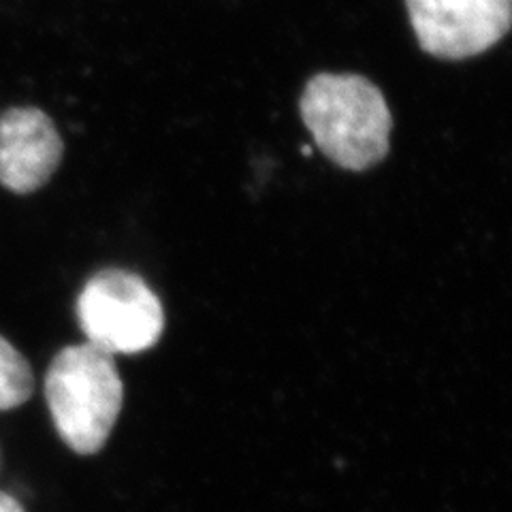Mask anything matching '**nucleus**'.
Returning <instances> with one entry per match:
<instances>
[{
  "instance_id": "obj_1",
  "label": "nucleus",
  "mask_w": 512,
  "mask_h": 512,
  "mask_svg": "<svg viewBox=\"0 0 512 512\" xmlns=\"http://www.w3.org/2000/svg\"><path fill=\"white\" fill-rule=\"evenodd\" d=\"M299 107L318 150L338 167L365 171L389 154L393 118L370 79L320 73L303 90Z\"/></svg>"
},
{
  "instance_id": "obj_7",
  "label": "nucleus",
  "mask_w": 512,
  "mask_h": 512,
  "mask_svg": "<svg viewBox=\"0 0 512 512\" xmlns=\"http://www.w3.org/2000/svg\"><path fill=\"white\" fill-rule=\"evenodd\" d=\"M0 512H24V508L13 495L0 491Z\"/></svg>"
},
{
  "instance_id": "obj_4",
  "label": "nucleus",
  "mask_w": 512,
  "mask_h": 512,
  "mask_svg": "<svg viewBox=\"0 0 512 512\" xmlns=\"http://www.w3.org/2000/svg\"><path fill=\"white\" fill-rule=\"evenodd\" d=\"M421 50L442 60L485 54L512 28V0H406Z\"/></svg>"
},
{
  "instance_id": "obj_2",
  "label": "nucleus",
  "mask_w": 512,
  "mask_h": 512,
  "mask_svg": "<svg viewBox=\"0 0 512 512\" xmlns=\"http://www.w3.org/2000/svg\"><path fill=\"white\" fill-rule=\"evenodd\" d=\"M45 399L62 442L77 455L99 453L124 399L114 357L92 344L62 348L47 367Z\"/></svg>"
},
{
  "instance_id": "obj_6",
  "label": "nucleus",
  "mask_w": 512,
  "mask_h": 512,
  "mask_svg": "<svg viewBox=\"0 0 512 512\" xmlns=\"http://www.w3.org/2000/svg\"><path fill=\"white\" fill-rule=\"evenodd\" d=\"M32 391H35V376L30 363L0 335V412L26 404Z\"/></svg>"
},
{
  "instance_id": "obj_5",
  "label": "nucleus",
  "mask_w": 512,
  "mask_h": 512,
  "mask_svg": "<svg viewBox=\"0 0 512 512\" xmlns=\"http://www.w3.org/2000/svg\"><path fill=\"white\" fill-rule=\"evenodd\" d=\"M64 143L54 120L37 107L0 114V184L15 195L43 188L58 171Z\"/></svg>"
},
{
  "instance_id": "obj_3",
  "label": "nucleus",
  "mask_w": 512,
  "mask_h": 512,
  "mask_svg": "<svg viewBox=\"0 0 512 512\" xmlns=\"http://www.w3.org/2000/svg\"><path fill=\"white\" fill-rule=\"evenodd\" d=\"M77 320L88 344L107 355H137L156 346L165 329L163 303L137 274L105 269L77 299Z\"/></svg>"
}]
</instances>
